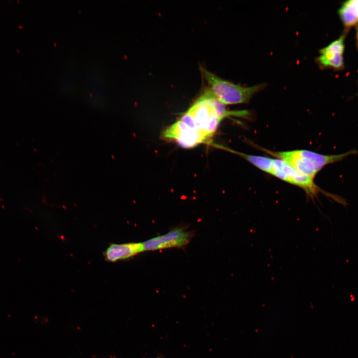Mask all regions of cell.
I'll return each mask as SVG.
<instances>
[{"label": "cell", "instance_id": "obj_1", "mask_svg": "<svg viewBox=\"0 0 358 358\" xmlns=\"http://www.w3.org/2000/svg\"><path fill=\"white\" fill-rule=\"evenodd\" d=\"M243 114L242 110H227L207 89L174 126L179 137L189 146L195 147L210 141L224 118Z\"/></svg>", "mask_w": 358, "mask_h": 358}, {"label": "cell", "instance_id": "obj_6", "mask_svg": "<svg viewBox=\"0 0 358 358\" xmlns=\"http://www.w3.org/2000/svg\"><path fill=\"white\" fill-rule=\"evenodd\" d=\"M345 33L320 50L317 61L321 67L336 70H341L344 68L343 54Z\"/></svg>", "mask_w": 358, "mask_h": 358}, {"label": "cell", "instance_id": "obj_7", "mask_svg": "<svg viewBox=\"0 0 358 358\" xmlns=\"http://www.w3.org/2000/svg\"><path fill=\"white\" fill-rule=\"evenodd\" d=\"M144 251L141 243L112 244L104 253L105 259L110 262L129 258Z\"/></svg>", "mask_w": 358, "mask_h": 358}, {"label": "cell", "instance_id": "obj_9", "mask_svg": "<svg viewBox=\"0 0 358 358\" xmlns=\"http://www.w3.org/2000/svg\"><path fill=\"white\" fill-rule=\"evenodd\" d=\"M234 152L247 160L260 170L271 175L273 159L266 157L248 155L235 151Z\"/></svg>", "mask_w": 358, "mask_h": 358}, {"label": "cell", "instance_id": "obj_10", "mask_svg": "<svg viewBox=\"0 0 358 358\" xmlns=\"http://www.w3.org/2000/svg\"><path fill=\"white\" fill-rule=\"evenodd\" d=\"M356 42H357V45L358 47V22L357 23V32H356Z\"/></svg>", "mask_w": 358, "mask_h": 358}, {"label": "cell", "instance_id": "obj_3", "mask_svg": "<svg viewBox=\"0 0 358 358\" xmlns=\"http://www.w3.org/2000/svg\"><path fill=\"white\" fill-rule=\"evenodd\" d=\"M201 71L212 95L223 104H236L248 102L261 90L264 85L242 86L222 79L202 67Z\"/></svg>", "mask_w": 358, "mask_h": 358}, {"label": "cell", "instance_id": "obj_5", "mask_svg": "<svg viewBox=\"0 0 358 358\" xmlns=\"http://www.w3.org/2000/svg\"><path fill=\"white\" fill-rule=\"evenodd\" d=\"M191 235L182 229L177 228L166 234L151 238L143 242L144 251H154L162 249L180 247L186 245Z\"/></svg>", "mask_w": 358, "mask_h": 358}, {"label": "cell", "instance_id": "obj_2", "mask_svg": "<svg viewBox=\"0 0 358 358\" xmlns=\"http://www.w3.org/2000/svg\"><path fill=\"white\" fill-rule=\"evenodd\" d=\"M267 152L283 160L301 173L314 178L325 166L341 161L349 155L357 154L358 151L351 150L342 154L330 155L307 150Z\"/></svg>", "mask_w": 358, "mask_h": 358}, {"label": "cell", "instance_id": "obj_8", "mask_svg": "<svg viewBox=\"0 0 358 358\" xmlns=\"http://www.w3.org/2000/svg\"><path fill=\"white\" fill-rule=\"evenodd\" d=\"M338 13L345 26L346 33L358 22V0H349L344 2Z\"/></svg>", "mask_w": 358, "mask_h": 358}, {"label": "cell", "instance_id": "obj_4", "mask_svg": "<svg viewBox=\"0 0 358 358\" xmlns=\"http://www.w3.org/2000/svg\"><path fill=\"white\" fill-rule=\"evenodd\" d=\"M271 175L301 187L312 199L320 191L314 182V178L297 171L281 159H273Z\"/></svg>", "mask_w": 358, "mask_h": 358}]
</instances>
